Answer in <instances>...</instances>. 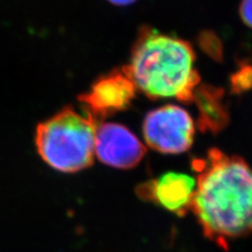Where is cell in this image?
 <instances>
[{"label": "cell", "instance_id": "9c48e42d", "mask_svg": "<svg viewBox=\"0 0 252 252\" xmlns=\"http://www.w3.org/2000/svg\"><path fill=\"white\" fill-rule=\"evenodd\" d=\"M249 80L252 82V69L251 68H246V69H242L241 72L234 77L233 80V86H235L236 89H246L247 86H250V84L247 82Z\"/></svg>", "mask_w": 252, "mask_h": 252}, {"label": "cell", "instance_id": "6da1fadb", "mask_svg": "<svg viewBox=\"0 0 252 252\" xmlns=\"http://www.w3.org/2000/svg\"><path fill=\"white\" fill-rule=\"evenodd\" d=\"M192 165L198 175L191 211L204 235L226 250L252 233V167L218 148Z\"/></svg>", "mask_w": 252, "mask_h": 252}, {"label": "cell", "instance_id": "8992f818", "mask_svg": "<svg viewBox=\"0 0 252 252\" xmlns=\"http://www.w3.org/2000/svg\"><path fill=\"white\" fill-rule=\"evenodd\" d=\"M137 88L125 68L115 69L101 76L89 92L79 97L85 110L96 119L119 113L127 108L135 98Z\"/></svg>", "mask_w": 252, "mask_h": 252}, {"label": "cell", "instance_id": "8fae6325", "mask_svg": "<svg viewBox=\"0 0 252 252\" xmlns=\"http://www.w3.org/2000/svg\"><path fill=\"white\" fill-rule=\"evenodd\" d=\"M109 1L115 3V4H118V5H127V4L135 2L136 0H109Z\"/></svg>", "mask_w": 252, "mask_h": 252}, {"label": "cell", "instance_id": "5b68a950", "mask_svg": "<svg viewBox=\"0 0 252 252\" xmlns=\"http://www.w3.org/2000/svg\"><path fill=\"white\" fill-rule=\"evenodd\" d=\"M145 154V145L124 125L102 123L97 126L94 157L107 166L119 169L133 168Z\"/></svg>", "mask_w": 252, "mask_h": 252}, {"label": "cell", "instance_id": "ba28073f", "mask_svg": "<svg viewBox=\"0 0 252 252\" xmlns=\"http://www.w3.org/2000/svg\"><path fill=\"white\" fill-rule=\"evenodd\" d=\"M223 91L211 85L199 84L193 94L192 102L199 110L198 125L203 131L217 133L229 120L228 109L223 102Z\"/></svg>", "mask_w": 252, "mask_h": 252}, {"label": "cell", "instance_id": "52a82bcc", "mask_svg": "<svg viewBox=\"0 0 252 252\" xmlns=\"http://www.w3.org/2000/svg\"><path fill=\"white\" fill-rule=\"evenodd\" d=\"M195 178L181 172H166L140 185L137 193L142 200L152 201L178 216L191 210Z\"/></svg>", "mask_w": 252, "mask_h": 252}, {"label": "cell", "instance_id": "277c9868", "mask_svg": "<svg viewBox=\"0 0 252 252\" xmlns=\"http://www.w3.org/2000/svg\"><path fill=\"white\" fill-rule=\"evenodd\" d=\"M194 121L178 105H164L149 112L143 122L146 144L162 154H182L193 143Z\"/></svg>", "mask_w": 252, "mask_h": 252}, {"label": "cell", "instance_id": "7a4b0ae2", "mask_svg": "<svg viewBox=\"0 0 252 252\" xmlns=\"http://www.w3.org/2000/svg\"><path fill=\"white\" fill-rule=\"evenodd\" d=\"M194 61L188 42L144 28L132 49L130 63L124 68L137 91L148 98H175L190 103L201 83Z\"/></svg>", "mask_w": 252, "mask_h": 252}, {"label": "cell", "instance_id": "3957f363", "mask_svg": "<svg viewBox=\"0 0 252 252\" xmlns=\"http://www.w3.org/2000/svg\"><path fill=\"white\" fill-rule=\"evenodd\" d=\"M96 119L85 110L62 108L36 128L39 156L50 167L72 173L90 167L94 158Z\"/></svg>", "mask_w": 252, "mask_h": 252}, {"label": "cell", "instance_id": "30bf717a", "mask_svg": "<svg viewBox=\"0 0 252 252\" xmlns=\"http://www.w3.org/2000/svg\"><path fill=\"white\" fill-rule=\"evenodd\" d=\"M240 15L243 22L252 29V0H242Z\"/></svg>", "mask_w": 252, "mask_h": 252}]
</instances>
